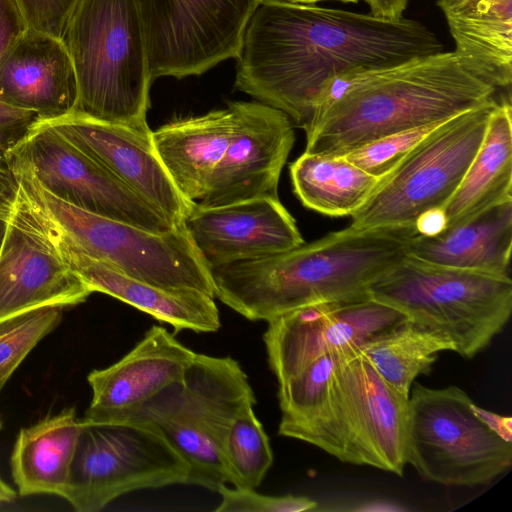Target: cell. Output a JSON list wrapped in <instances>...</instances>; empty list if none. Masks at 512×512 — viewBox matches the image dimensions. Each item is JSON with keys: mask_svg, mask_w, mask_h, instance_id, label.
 <instances>
[{"mask_svg": "<svg viewBox=\"0 0 512 512\" xmlns=\"http://www.w3.org/2000/svg\"><path fill=\"white\" fill-rule=\"evenodd\" d=\"M443 351H454L450 341L406 316L374 334L360 349L377 373L408 398L415 379L429 374Z\"/></svg>", "mask_w": 512, "mask_h": 512, "instance_id": "cell-28", "label": "cell"}, {"mask_svg": "<svg viewBox=\"0 0 512 512\" xmlns=\"http://www.w3.org/2000/svg\"><path fill=\"white\" fill-rule=\"evenodd\" d=\"M415 225L348 226L308 244L209 269L214 297L250 321L319 303L368 298L369 286L407 256Z\"/></svg>", "mask_w": 512, "mask_h": 512, "instance_id": "cell-3", "label": "cell"}, {"mask_svg": "<svg viewBox=\"0 0 512 512\" xmlns=\"http://www.w3.org/2000/svg\"><path fill=\"white\" fill-rule=\"evenodd\" d=\"M440 124L386 135L349 152L344 157L365 172L383 178Z\"/></svg>", "mask_w": 512, "mask_h": 512, "instance_id": "cell-31", "label": "cell"}, {"mask_svg": "<svg viewBox=\"0 0 512 512\" xmlns=\"http://www.w3.org/2000/svg\"><path fill=\"white\" fill-rule=\"evenodd\" d=\"M1 428H2V421H1V419H0V430H1Z\"/></svg>", "mask_w": 512, "mask_h": 512, "instance_id": "cell-42", "label": "cell"}, {"mask_svg": "<svg viewBox=\"0 0 512 512\" xmlns=\"http://www.w3.org/2000/svg\"><path fill=\"white\" fill-rule=\"evenodd\" d=\"M222 499L216 512H302L317 507V502L296 495H263L253 488L222 484L217 491Z\"/></svg>", "mask_w": 512, "mask_h": 512, "instance_id": "cell-32", "label": "cell"}, {"mask_svg": "<svg viewBox=\"0 0 512 512\" xmlns=\"http://www.w3.org/2000/svg\"><path fill=\"white\" fill-rule=\"evenodd\" d=\"M511 248L512 201L438 234H416L407 256L434 265L509 275Z\"/></svg>", "mask_w": 512, "mask_h": 512, "instance_id": "cell-23", "label": "cell"}, {"mask_svg": "<svg viewBox=\"0 0 512 512\" xmlns=\"http://www.w3.org/2000/svg\"><path fill=\"white\" fill-rule=\"evenodd\" d=\"M497 102L495 99L463 112L435 128L381 179L351 215L350 226L415 225L421 214L442 208L473 160Z\"/></svg>", "mask_w": 512, "mask_h": 512, "instance_id": "cell-10", "label": "cell"}, {"mask_svg": "<svg viewBox=\"0 0 512 512\" xmlns=\"http://www.w3.org/2000/svg\"><path fill=\"white\" fill-rule=\"evenodd\" d=\"M83 426L75 409L66 408L20 429L10 459L20 495L62 497Z\"/></svg>", "mask_w": 512, "mask_h": 512, "instance_id": "cell-26", "label": "cell"}, {"mask_svg": "<svg viewBox=\"0 0 512 512\" xmlns=\"http://www.w3.org/2000/svg\"><path fill=\"white\" fill-rule=\"evenodd\" d=\"M29 29L63 39L79 0H15Z\"/></svg>", "mask_w": 512, "mask_h": 512, "instance_id": "cell-33", "label": "cell"}, {"mask_svg": "<svg viewBox=\"0 0 512 512\" xmlns=\"http://www.w3.org/2000/svg\"><path fill=\"white\" fill-rule=\"evenodd\" d=\"M498 89L455 51L337 77L303 128L304 152L345 156L386 135L482 106Z\"/></svg>", "mask_w": 512, "mask_h": 512, "instance_id": "cell-2", "label": "cell"}, {"mask_svg": "<svg viewBox=\"0 0 512 512\" xmlns=\"http://www.w3.org/2000/svg\"><path fill=\"white\" fill-rule=\"evenodd\" d=\"M27 200L54 221L87 255L119 272L163 288L194 289L214 297L209 268L185 224L168 233L151 232L66 203L44 189L26 159L7 160Z\"/></svg>", "mask_w": 512, "mask_h": 512, "instance_id": "cell-8", "label": "cell"}, {"mask_svg": "<svg viewBox=\"0 0 512 512\" xmlns=\"http://www.w3.org/2000/svg\"><path fill=\"white\" fill-rule=\"evenodd\" d=\"M196 354L166 328L153 325L125 356L88 374L92 399L82 422L100 425L135 419L149 400L183 380Z\"/></svg>", "mask_w": 512, "mask_h": 512, "instance_id": "cell-18", "label": "cell"}, {"mask_svg": "<svg viewBox=\"0 0 512 512\" xmlns=\"http://www.w3.org/2000/svg\"><path fill=\"white\" fill-rule=\"evenodd\" d=\"M62 309L45 306L0 321V390L36 344L58 326Z\"/></svg>", "mask_w": 512, "mask_h": 512, "instance_id": "cell-30", "label": "cell"}, {"mask_svg": "<svg viewBox=\"0 0 512 512\" xmlns=\"http://www.w3.org/2000/svg\"><path fill=\"white\" fill-rule=\"evenodd\" d=\"M16 497V492L0 478V502H9Z\"/></svg>", "mask_w": 512, "mask_h": 512, "instance_id": "cell-39", "label": "cell"}, {"mask_svg": "<svg viewBox=\"0 0 512 512\" xmlns=\"http://www.w3.org/2000/svg\"><path fill=\"white\" fill-rule=\"evenodd\" d=\"M408 399L359 351L338 367L321 405L278 434L314 445L342 462L402 476Z\"/></svg>", "mask_w": 512, "mask_h": 512, "instance_id": "cell-7", "label": "cell"}, {"mask_svg": "<svg viewBox=\"0 0 512 512\" xmlns=\"http://www.w3.org/2000/svg\"><path fill=\"white\" fill-rule=\"evenodd\" d=\"M455 52L499 89L512 81V0H438Z\"/></svg>", "mask_w": 512, "mask_h": 512, "instance_id": "cell-25", "label": "cell"}, {"mask_svg": "<svg viewBox=\"0 0 512 512\" xmlns=\"http://www.w3.org/2000/svg\"><path fill=\"white\" fill-rule=\"evenodd\" d=\"M27 28L15 0H0V61Z\"/></svg>", "mask_w": 512, "mask_h": 512, "instance_id": "cell-35", "label": "cell"}, {"mask_svg": "<svg viewBox=\"0 0 512 512\" xmlns=\"http://www.w3.org/2000/svg\"><path fill=\"white\" fill-rule=\"evenodd\" d=\"M406 462L437 484H488L512 464L511 417L478 407L457 386L416 383L408 399Z\"/></svg>", "mask_w": 512, "mask_h": 512, "instance_id": "cell-6", "label": "cell"}, {"mask_svg": "<svg viewBox=\"0 0 512 512\" xmlns=\"http://www.w3.org/2000/svg\"><path fill=\"white\" fill-rule=\"evenodd\" d=\"M442 51L415 20L261 0L236 57L235 87L303 129L335 78Z\"/></svg>", "mask_w": 512, "mask_h": 512, "instance_id": "cell-1", "label": "cell"}, {"mask_svg": "<svg viewBox=\"0 0 512 512\" xmlns=\"http://www.w3.org/2000/svg\"><path fill=\"white\" fill-rule=\"evenodd\" d=\"M416 229L422 235H435L445 230V217L442 208L429 210L421 214L416 222Z\"/></svg>", "mask_w": 512, "mask_h": 512, "instance_id": "cell-36", "label": "cell"}, {"mask_svg": "<svg viewBox=\"0 0 512 512\" xmlns=\"http://www.w3.org/2000/svg\"><path fill=\"white\" fill-rule=\"evenodd\" d=\"M188 477L186 461L151 422L84 424L62 498L75 511L98 512L123 494L188 484Z\"/></svg>", "mask_w": 512, "mask_h": 512, "instance_id": "cell-11", "label": "cell"}, {"mask_svg": "<svg viewBox=\"0 0 512 512\" xmlns=\"http://www.w3.org/2000/svg\"><path fill=\"white\" fill-rule=\"evenodd\" d=\"M184 224L209 269L304 244L295 219L278 197H258L217 207H201L194 202Z\"/></svg>", "mask_w": 512, "mask_h": 512, "instance_id": "cell-19", "label": "cell"}, {"mask_svg": "<svg viewBox=\"0 0 512 512\" xmlns=\"http://www.w3.org/2000/svg\"><path fill=\"white\" fill-rule=\"evenodd\" d=\"M405 317L371 298L301 307L268 321L263 340L278 385L316 359L359 351L374 334Z\"/></svg>", "mask_w": 512, "mask_h": 512, "instance_id": "cell-14", "label": "cell"}, {"mask_svg": "<svg viewBox=\"0 0 512 512\" xmlns=\"http://www.w3.org/2000/svg\"><path fill=\"white\" fill-rule=\"evenodd\" d=\"M13 206V205H12ZM12 206H0V246L5 233Z\"/></svg>", "mask_w": 512, "mask_h": 512, "instance_id": "cell-40", "label": "cell"}, {"mask_svg": "<svg viewBox=\"0 0 512 512\" xmlns=\"http://www.w3.org/2000/svg\"><path fill=\"white\" fill-rule=\"evenodd\" d=\"M233 126L223 157L210 178L201 207L278 197L281 171L294 145V124L261 102H230Z\"/></svg>", "mask_w": 512, "mask_h": 512, "instance_id": "cell-15", "label": "cell"}, {"mask_svg": "<svg viewBox=\"0 0 512 512\" xmlns=\"http://www.w3.org/2000/svg\"><path fill=\"white\" fill-rule=\"evenodd\" d=\"M285 1L292 2V3H297V4L313 5L316 2L326 1V0H285ZM337 1L356 3L358 0H337Z\"/></svg>", "mask_w": 512, "mask_h": 512, "instance_id": "cell-41", "label": "cell"}, {"mask_svg": "<svg viewBox=\"0 0 512 512\" xmlns=\"http://www.w3.org/2000/svg\"><path fill=\"white\" fill-rule=\"evenodd\" d=\"M17 190V181L8 165H0V206H12Z\"/></svg>", "mask_w": 512, "mask_h": 512, "instance_id": "cell-38", "label": "cell"}, {"mask_svg": "<svg viewBox=\"0 0 512 512\" xmlns=\"http://www.w3.org/2000/svg\"><path fill=\"white\" fill-rule=\"evenodd\" d=\"M151 80L200 75L238 56L261 0H135Z\"/></svg>", "mask_w": 512, "mask_h": 512, "instance_id": "cell-12", "label": "cell"}, {"mask_svg": "<svg viewBox=\"0 0 512 512\" xmlns=\"http://www.w3.org/2000/svg\"><path fill=\"white\" fill-rule=\"evenodd\" d=\"M91 293L18 189L0 246V321L40 307L77 305Z\"/></svg>", "mask_w": 512, "mask_h": 512, "instance_id": "cell-16", "label": "cell"}, {"mask_svg": "<svg viewBox=\"0 0 512 512\" xmlns=\"http://www.w3.org/2000/svg\"><path fill=\"white\" fill-rule=\"evenodd\" d=\"M233 112L227 108L170 121L152 131L155 152L181 195L190 202L205 194L229 143Z\"/></svg>", "mask_w": 512, "mask_h": 512, "instance_id": "cell-22", "label": "cell"}, {"mask_svg": "<svg viewBox=\"0 0 512 512\" xmlns=\"http://www.w3.org/2000/svg\"><path fill=\"white\" fill-rule=\"evenodd\" d=\"M289 169L294 193L301 203L331 217L353 215L382 179L360 169L344 156L307 152Z\"/></svg>", "mask_w": 512, "mask_h": 512, "instance_id": "cell-27", "label": "cell"}, {"mask_svg": "<svg viewBox=\"0 0 512 512\" xmlns=\"http://www.w3.org/2000/svg\"><path fill=\"white\" fill-rule=\"evenodd\" d=\"M255 403L237 360L197 353L183 380L149 400L136 418L154 424L183 457L188 484L217 491L222 484L232 485L225 455L232 424Z\"/></svg>", "mask_w": 512, "mask_h": 512, "instance_id": "cell-9", "label": "cell"}, {"mask_svg": "<svg viewBox=\"0 0 512 512\" xmlns=\"http://www.w3.org/2000/svg\"><path fill=\"white\" fill-rule=\"evenodd\" d=\"M512 201V107L510 96L493 108L483 140L459 186L442 207L445 230ZM444 231V230H443Z\"/></svg>", "mask_w": 512, "mask_h": 512, "instance_id": "cell-24", "label": "cell"}, {"mask_svg": "<svg viewBox=\"0 0 512 512\" xmlns=\"http://www.w3.org/2000/svg\"><path fill=\"white\" fill-rule=\"evenodd\" d=\"M246 405L235 418L226 442V462L235 487L257 488L273 464L269 438L254 412Z\"/></svg>", "mask_w": 512, "mask_h": 512, "instance_id": "cell-29", "label": "cell"}, {"mask_svg": "<svg viewBox=\"0 0 512 512\" xmlns=\"http://www.w3.org/2000/svg\"><path fill=\"white\" fill-rule=\"evenodd\" d=\"M63 42L74 67L71 112L151 136V77L135 0H79Z\"/></svg>", "mask_w": 512, "mask_h": 512, "instance_id": "cell-4", "label": "cell"}, {"mask_svg": "<svg viewBox=\"0 0 512 512\" xmlns=\"http://www.w3.org/2000/svg\"><path fill=\"white\" fill-rule=\"evenodd\" d=\"M76 97L74 67L63 40L27 28L0 61V101L43 120L71 112Z\"/></svg>", "mask_w": 512, "mask_h": 512, "instance_id": "cell-21", "label": "cell"}, {"mask_svg": "<svg viewBox=\"0 0 512 512\" xmlns=\"http://www.w3.org/2000/svg\"><path fill=\"white\" fill-rule=\"evenodd\" d=\"M15 150L44 189L77 208L155 233H168L182 225L172 222L41 120Z\"/></svg>", "mask_w": 512, "mask_h": 512, "instance_id": "cell-13", "label": "cell"}, {"mask_svg": "<svg viewBox=\"0 0 512 512\" xmlns=\"http://www.w3.org/2000/svg\"><path fill=\"white\" fill-rule=\"evenodd\" d=\"M370 7V14L386 19L402 17L408 0H364Z\"/></svg>", "mask_w": 512, "mask_h": 512, "instance_id": "cell-37", "label": "cell"}, {"mask_svg": "<svg viewBox=\"0 0 512 512\" xmlns=\"http://www.w3.org/2000/svg\"><path fill=\"white\" fill-rule=\"evenodd\" d=\"M26 201L63 261L92 292L119 299L169 324L175 332H215L221 327L214 297L194 289L159 287L119 272L87 255L54 221Z\"/></svg>", "mask_w": 512, "mask_h": 512, "instance_id": "cell-20", "label": "cell"}, {"mask_svg": "<svg viewBox=\"0 0 512 512\" xmlns=\"http://www.w3.org/2000/svg\"><path fill=\"white\" fill-rule=\"evenodd\" d=\"M97 162L177 225L194 202L178 191L159 160L152 135L102 122L76 112L41 120Z\"/></svg>", "mask_w": 512, "mask_h": 512, "instance_id": "cell-17", "label": "cell"}, {"mask_svg": "<svg viewBox=\"0 0 512 512\" xmlns=\"http://www.w3.org/2000/svg\"><path fill=\"white\" fill-rule=\"evenodd\" d=\"M369 298L445 337L471 359L503 331L512 312L510 275L429 264L406 256L368 288Z\"/></svg>", "mask_w": 512, "mask_h": 512, "instance_id": "cell-5", "label": "cell"}, {"mask_svg": "<svg viewBox=\"0 0 512 512\" xmlns=\"http://www.w3.org/2000/svg\"><path fill=\"white\" fill-rule=\"evenodd\" d=\"M40 120L39 115L0 101V165L26 139Z\"/></svg>", "mask_w": 512, "mask_h": 512, "instance_id": "cell-34", "label": "cell"}]
</instances>
